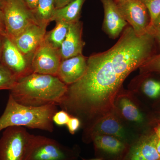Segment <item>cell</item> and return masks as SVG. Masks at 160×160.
<instances>
[{"instance_id":"7402d4cb","label":"cell","mask_w":160,"mask_h":160,"mask_svg":"<svg viewBox=\"0 0 160 160\" xmlns=\"http://www.w3.org/2000/svg\"><path fill=\"white\" fill-rule=\"evenodd\" d=\"M142 90L148 97L156 98L160 96V81L154 79L145 80L142 85Z\"/></svg>"},{"instance_id":"52a82bcc","label":"cell","mask_w":160,"mask_h":160,"mask_svg":"<svg viewBox=\"0 0 160 160\" xmlns=\"http://www.w3.org/2000/svg\"><path fill=\"white\" fill-rule=\"evenodd\" d=\"M117 5L123 18L131 26L137 35L141 36L148 32L150 17L141 0H124Z\"/></svg>"},{"instance_id":"d590c367","label":"cell","mask_w":160,"mask_h":160,"mask_svg":"<svg viewBox=\"0 0 160 160\" xmlns=\"http://www.w3.org/2000/svg\"><path fill=\"white\" fill-rule=\"evenodd\" d=\"M2 0H0V5H1V2H2Z\"/></svg>"},{"instance_id":"2e32d148","label":"cell","mask_w":160,"mask_h":160,"mask_svg":"<svg viewBox=\"0 0 160 160\" xmlns=\"http://www.w3.org/2000/svg\"><path fill=\"white\" fill-rule=\"evenodd\" d=\"M95 148L112 155H118L122 153L126 146L121 140L108 135L96 134L92 136Z\"/></svg>"},{"instance_id":"5b68a950","label":"cell","mask_w":160,"mask_h":160,"mask_svg":"<svg viewBox=\"0 0 160 160\" xmlns=\"http://www.w3.org/2000/svg\"><path fill=\"white\" fill-rule=\"evenodd\" d=\"M78 152L52 139L32 135L25 160H77Z\"/></svg>"},{"instance_id":"7a4b0ae2","label":"cell","mask_w":160,"mask_h":160,"mask_svg":"<svg viewBox=\"0 0 160 160\" xmlns=\"http://www.w3.org/2000/svg\"><path fill=\"white\" fill-rule=\"evenodd\" d=\"M67 89L68 86L57 76L32 72L19 78L9 94L25 106H59Z\"/></svg>"},{"instance_id":"8992f818","label":"cell","mask_w":160,"mask_h":160,"mask_svg":"<svg viewBox=\"0 0 160 160\" xmlns=\"http://www.w3.org/2000/svg\"><path fill=\"white\" fill-rule=\"evenodd\" d=\"M26 128L9 127L0 138V160H25L32 137Z\"/></svg>"},{"instance_id":"d6a6232c","label":"cell","mask_w":160,"mask_h":160,"mask_svg":"<svg viewBox=\"0 0 160 160\" xmlns=\"http://www.w3.org/2000/svg\"><path fill=\"white\" fill-rule=\"evenodd\" d=\"M3 35L0 33V61H1V52H2V46Z\"/></svg>"},{"instance_id":"5bb4252c","label":"cell","mask_w":160,"mask_h":160,"mask_svg":"<svg viewBox=\"0 0 160 160\" xmlns=\"http://www.w3.org/2000/svg\"><path fill=\"white\" fill-rule=\"evenodd\" d=\"M155 133L143 137L131 147L124 160H160Z\"/></svg>"},{"instance_id":"603a6c76","label":"cell","mask_w":160,"mask_h":160,"mask_svg":"<svg viewBox=\"0 0 160 160\" xmlns=\"http://www.w3.org/2000/svg\"><path fill=\"white\" fill-rule=\"evenodd\" d=\"M143 73H160V53L153 55L140 67Z\"/></svg>"},{"instance_id":"4fadbf2b","label":"cell","mask_w":160,"mask_h":160,"mask_svg":"<svg viewBox=\"0 0 160 160\" xmlns=\"http://www.w3.org/2000/svg\"><path fill=\"white\" fill-rule=\"evenodd\" d=\"M82 23L80 21L71 23L66 38L59 49L62 60L82 54L85 43L82 38Z\"/></svg>"},{"instance_id":"836d02e7","label":"cell","mask_w":160,"mask_h":160,"mask_svg":"<svg viewBox=\"0 0 160 160\" xmlns=\"http://www.w3.org/2000/svg\"><path fill=\"white\" fill-rule=\"evenodd\" d=\"M114 1L117 4V3L120 2H122V1H124V0H114Z\"/></svg>"},{"instance_id":"9c48e42d","label":"cell","mask_w":160,"mask_h":160,"mask_svg":"<svg viewBox=\"0 0 160 160\" xmlns=\"http://www.w3.org/2000/svg\"><path fill=\"white\" fill-rule=\"evenodd\" d=\"M62 61L59 49L53 48L44 39L32 58V71L57 76Z\"/></svg>"},{"instance_id":"ac0fdd59","label":"cell","mask_w":160,"mask_h":160,"mask_svg":"<svg viewBox=\"0 0 160 160\" xmlns=\"http://www.w3.org/2000/svg\"><path fill=\"white\" fill-rule=\"evenodd\" d=\"M56 9L55 0H39L35 9L32 11L38 24L48 26Z\"/></svg>"},{"instance_id":"277c9868","label":"cell","mask_w":160,"mask_h":160,"mask_svg":"<svg viewBox=\"0 0 160 160\" xmlns=\"http://www.w3.org/2000/svg\"><path fill=\"white\" fill-rule=\"evenodd\" d=\"M6 35L17 36L29 26L38 23L25 0H2L0 5Z\"/></svg>"},{"instance_id":"3957f363","label":"cell","mask_w":160,"mask_h":160,"mask_svg":"<svg viewBox=\"0 0 160 160\" xmlns=\"http://www.w3.org/2000/svg\"><path fill=\"white\" fill-rule=\"evenodd\" d=\"M57 106H25L18 103L9 94L6 109L0 117V132L8 127L17 126L52 132V117L58 111Z\"/></svg>"},{"instance_id":"4316f807","label":"cell","mask_w":160,"mask_h":160,"mask_svg":"<svg viewBox=\"0 0 160 160\" xmlns=\"http://www.w3.org/2000/svg\"><path fill=\"white\" fill-rule=\"evenodd\" d=\"M66 125L69 132L72 134H74L75 132L79 128L81 122L78 118L71 116Z\"/></svg>"},{"instance_id":"7c38bea8","label":"cell","mask_w":160,"mask_h":160,"mask_svg":"<svg viewBox=\"0 0 160 160\" xmlns=\"http://www.w3.org/2000/svg\"><path fill=\"white\" fill-rule=\"evenodd\" d=\"M104 11L103 29L112 39L118 37L127 22L120 13L114 0H101Z\"/></svg>"},{"instance_id":"8d00e7d4","label":"cell","mask_w":160,"mask_h":160,"mask_svg":"<svg viewBox=\"0 0 160 160\" xmlns=\"http://www.w3.org/2000/svg\"></svg>"},{"instance_id":"ffe728a7","label":"cell","mask_w":160,"mask_h":160,"mask_svg":"<svg viewBox=\"0 0 160 160\" xmlns=\"http://www.w3.org/2000/svg\"><path fill=\"white\" fill-rule=\"evenodd\" d=\"M119 107L122 114L126 119L137 123L143 122L142 115L134 103L128 98H122L120 99Z\"/></svg>"},{"instance_id":"8fae6325","label":"cell","mask_w":160,"mask_h":160,"mask_svg":"<svg viewBox=\"0 0 160 160\" xmlns=\"http://www.w3.org/2000/svg\"><path fill=\"white\" fill-rule=\"evenodd\" d=\"M87 59L82 54L62 60L57 76L68 86L74 84L85 74Z\"/></svg>"},{"instance_id":"1f68e13d","label":"cell","mask_w":160,"mask_h":160,"mask_svg":"<svg viewBox=\"0 0 160 160\" xmlns=\"http://www.w3.org/2000/svg\"><path fill=\"white\" fill-rule=\"evenodd\" d=\"M154 132L160 138V124L158 125L154 129Z\"/></svg>"},{"instance_id":"e0dca14e","label":"cell","mask_w":160,"mask_h":160,"mask_svg":"<svg viewBox=\"0 0 160 160\" xmlns=\"http://www.w3.org/2000/svg\"><path fill=\"white\" fill-rule=\"evenodd\" d=\"M85 0H73L62 8L56 9L52 21H63L69 23L79 21L82 7Z\"/></svg>"},{"instance_id":"cb8c5ba5","label":"cell","mask_w":160,"mask_h":160,"mask_svg":"<svg viewBox=\"0 0 160 160\" xmlns=\"http://www.w3.org/2000/svg\"><path fill=\"white\" fill-rule=\"evenodd\" d=\"M146 6L150 17L149 29L154 23L155 20L160 14V0H141ZM148 29V30H149Z\"/></svg>"},{"instance_id":"d4e9b609","label":"cell","mask_w":160,"mask_h":160,"mask_svg":"<svg viewBox=\"0 0 160 160\" xmlns=\"http://www.w3.org/2000/svg\"><path fill=\"white\" fill-rule=\"evenodd\" d=\"M70 115L67 112L64 110L57 111L52 117L53 123L58 126H62L66 125L70 119Z\"/></svg>"},{"instance_id":"d6986e66","label":"cell","mask_w":160,"mask_h":160,"mask_svg":"<svg viewBox=\"0 0 160 160\" xmlns=\"http://www.w3.org/2000/svg\"><path fill=\"white\" fill-rule=\"evenodd\" d=\"M54 28L46 32L44 41L53 48L59 49L68 33L70 23L58 21Z\"/></svg>"},{"instance_id":"30bf717a","label":"cell","mask_w":160,"mask_h":160,"mask_svg":"<svg viewBox=\"0 0 160 160\" xmlns=\"http://www.w3.org/2000/svg\"><path fill=\"white\" fill-rule=\"evenodd\" d=\"M47 26L35 23L17 36L11 39L30 64L35 52L44 39Z\"/></svg>"},{"instance_id":"f546056e","label":"cell","mask_w":160,"mask_h":160,"mask_svg":"<svg viewBox=\"0 0 160 160\" xmlns=\"http://www.w3.org/2000/svg\"><path fill=\"white\" fill-rule=\"evenodd\" d=\"M0 33H2V34H6L5 25H4L1 10H0Z\"/></svg>"},{"instance_id":"4dcf8cb0","label":"cell","mask_w":160,"mask_h":160,"mask_svg":"<svg viewBox=\"0 0 160 160\" xmlns=\"http://www.w3.org/2000/svg\"><path fill=\"white\" fill-rule=\"evenodd\" d=\"M156 146L157 150L158 152L160 155V138H159L157 136L156 139Z\"/></svg>"},{"instance_id":"83f0119b","label":"cell","mask_w":160,"mask_h":160,"mask_svg":"<svg viewBox=\"0 0 160 160\" xmlns=\"http://www.w3.org/2000/svg\"><path fill=\"white\" fill-rule=\"evenodd\" d=\"M73 0H55L56 9L62 8Z\"/></svg>"},{"instance_id":"e575fe53","label":"cell","mask_w":160,"mask_h":160,"mask_svg":"<svg viewBox=\"0 0 160 160\" xmlns=\"http://www.w3.org/2000/svg\"><path fill=\"white\" fill-rule=\"evenodd\" d=\"M83 160H99V159H91V160L83 159Z\"/></svg>"},{"instance_id":"f1b7e54d","label":"cell","mask_w":160,"mask_h":160,"mask_svg":"<svg viewBox=\"0 0 160 160\" xmlns=\"http://www.w3.org/2000/svg\"><path fill=\"white\" fill-rule=\"evenodd\" d=\"M27 5L31 10L35 9L39 0H25Z\"/></svg>"},{"instance_id":"44dd1931","label":"cell","mask_w":160,"mask_h":160,"mask_svg":"<svg viewBox=\"0 0 160 160\" xmlns=\"http://www.w3.org/2000/svg\"><path fill=\"white\" fill-rule=\"evenodd\" d=\"M18 79L8 68L0 62V90H10Z\"/></svg>"},{"instance_id":"ba28073f","label":"cell","mask_w":160,"mask_h":160,"mask_svg":"<svg viewBox=\"0 0 160 160\" xmlns=\"http://www.w3.org/2000/svg\"><path fill=\"white\" fill-rule=\"evenodd\" d=\"M0 62L8 68L18 79L32 73L30 63L6 34L3 35Z\"/></svg>"},{"instance_id":"484cf974","label":"cell","mask_w":160,"mask_h":160,"mask_svg":"<svg viewBox=\"0 0 160 160\" xmlns=\"http://www.w3.org/2000/svg\"><path fill=\"white\" fill-rule=\"evenodd\" d=\"M148 32L153 36L156 42L158 43L160 47V14L155 20L154 23L149 28Z\"/></svg>"},{"instance_id":"9a60e30c","label":"cell","mask_w":160,"mask_h":160,"mask_svg":"<svg viewBox=\"0 0 160 160\" xmlns=\"http://www.w3.org/2000/svg\"><path fill=\"white\" fill-rule=\"evenodd\" d=\"M92 135L104 134L112 136L119 139L124 138L125 131L118 119L112 115L109 114L101 119L93 128Z\"/></svg>"},{"instance_id":"6da1fadb","label":"cell","mask_w":160,"mask_h":160,"mask_svg":"<svg viewBox=\"0 0 160 160\" xmlns=\"http://www.w3.org/2000/svg\"><path fill=\"white\" fill-rule=\"evenodd\" d=\"M155 45L150 33L138 36L126 27L111 48L88 58L85 74L68 86L61 107L86 120L111 109L124 80L155 54Z\"/></svg>"}]
</instances>
